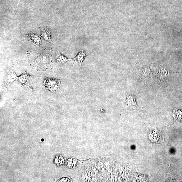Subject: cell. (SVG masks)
Segmentation results:
<instances>
[{
	"label": "cell",
	"mask_w": 182,
	"mask_h": 182,
	"mask_svg": "<svg viewBox=\"0 0 182 182\" xmlns=\"http://www.w3.org/2000/svg\"><path fill=\"white\" fill-rule=\"evenodd\" d=\"M43 84L47 90L54 93L60 88L61 81L56 79L48 78L45 80Z\"/></svg>",
	"instance_id": "obj_1"
},
{
	"label": "cell",
	"mask_w": 182,
	"mask_h": 182,
	"mask_svg": "<svg viewBox=\"0 0 182 182\" xmlns=\"http://www.w3.org/2000/svg\"><path fill=\"white\" fill-rule=\"evenodd\" d=\"M125 103L126 106L130 109L132 110H140L141 108L136 104V98L133 93L129 94L126 96Z\"/></svg>",
	"instance_id": "obj_2"
},
{
	"label": "cell",
	"mask_w": 182,
	"mask_h": 182,
	"mask_svg": "<svg viewBox=\"0 0 182 182\" xmlns=\"http://www.w3.org/2000/svg\"><path fill=\"white\" fill-rule=\"evenodd\" d=\"M16 74L13 69H11L8 72L5 79V84L7 88H8L10 84L14 81L17 80Z\"/></svg>",
	"instance_id": "obj_3"
},
{
	"label": "cell",
	"mask_w": 182,
	"mask_h": 182,
	"mask_svg": "<svg viewBox=\"0 0 182 182\" xmlns=\"http://www.w3.org/2000/svg\"><path fill=\"white\" fill-rule=\"evenodd\" d=\"M86 56L87 54L85 51L83 50L80 51L76 57L72 59V60H74V62L72 66L76 64H78L80 68L82 62Z\"/></svg>",
	"instance_id": "obj_4"
},
{
	"label": "cell",
	"mask_w": 182,
	"mask_h": 182,
	"mask_svg": "<svg viewBox=\"0 0 182 182\" xmlns=\"http://www.w3.org/2000/svg\"><path fill=\"white\" fill-rule=\"evenodd\" d=\"M149 139L152 142H158L161 139V135L159 132H158L156 128L155 130L150 133L148 136Z\"/></svg>",
	"instance_id": "obj_5"
},
{
	"label": "cell",
	"mask_w": 182,
	"mask_h": 182,
	"mask_svg": "<svg viewBox=\"0 0 182 182\" xmlns=\"http://www.w3.org/2000/svg\"><path fill=\"white\" fill-rule=\"evenodd\" d=\"M31 79V76L26 72L23 73L18 78L19 82L23 86L25 85H29V82Z\"/></svg>",
	"instance_id": "obj_6"
},
{
	"label": "cell",
	"mask_w": 182,
	"mask_h": 182,
	"mask_svg": "<svg viewBox=\"0 0 182 182\" xmlns=\"http://www.w3.org/2000/svg\"><path fill=\"white\" fill-rule=\"evenodd\" d=\"M57 62L59 64H62L68 61L72 60V59H69L66 58L64 55L61 54L59 52V50L58 51V52L57 56Z\"/></svg>",
	"instance_id": "obj_7"
},
{
	"label": "cell",
	"mask_w": 182,
	"mask_h": 182,
	"mask_svg": "<svg viewBox=\"0 0 182 182\" xmlns=\"http://www.w3.org/2000/svg\"><path fill=\"white\" fill-rule=\"evenodd\" d=\"M42 36L45 40L50 41L51 40V34L50 31L47 29H43L42 31Z\"/></svg>",
	"instance_id": "obj_8"
},
{
	"label": "cell",
	"mask_w": 182,
	"mask_h": 182,
	"mask_svg": "<svg viewBox=\"0 0 182 182\" xmlns=\"http://www.w3.org/2000/svg\"><path fill=\"white\" fill-rule=\"evenodd\" d=\"M30 39L31 40L34 41L37 44L39 45V40L40 37L37 35L33 34L31 35L30 36Z\"/></svg>",
	"instance_id": "obj_9"
},
{
	"label": "cell",
	"mask_w": 182,
	"mask_h": 182,
	"mask_svg": "<svg viewBox=\"0 0 182 182\" xmlns=\"http://www.w3.org/2000/svg\"><path fill=\"white\" fill-rule=\"evenodd\" d=\"M174 113L175 115H176V116L179 119L182 120V112L180 110H174Z\"/></svg>",
	"instance_id": "obj_10"
}]
</instances>
